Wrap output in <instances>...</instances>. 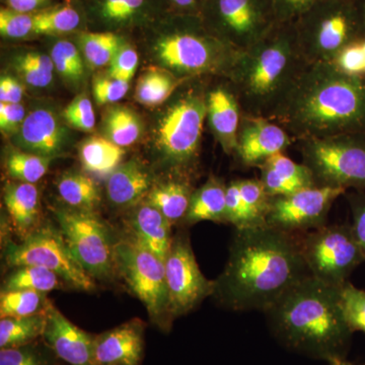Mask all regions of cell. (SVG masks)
<instances>
[{"label":"cell","mask_w":365,"mask_h":365,"mask_svg":"<svg viewBox=\"0 0 365 365\" xmlns=\"http://www.w3.org/2000/svg\"><path fill=\"white\" fill-rule=\"evenodd\" d=\"M178 86V81L172 74L158 69L146 72L136 86V100L145 106L162 105L172 96Z\"/></svg>","instance_id":"obj_36"},{"label":"cell","mask_w":365,"mask_h":365,"mask_svg":"<svg viewBox=\"0 0 365 365\" xmlns=\"http://www.w3.org/2000/svg\"><path fill=\"white\" fill-rule=\"evenodd\" d=\"M237 184L246 210L247 228L266 225L270 197L260 179L237 180Z\"/></svg>","instance_id":"obj_38"},{"label":"cell","mask_w":365,"mask_h":365,"mask_svg":"<svg viewBox=\"0 0 365 365\" xmlns=\"http://www.w3.org/2000/svg\"><path fill=\"white\" fill-rule=\"evenodd\" d=\"M23 97V86L11 76H2L0 79V102L21 104Z\"/></svg>","instance_id":"obj_51"},{"label":"cell","mask_w":365,"mask_h":365,"mask_svg":"<svg viewBox=\"0 0 365 365\" xmlns=\"http://www.w3.org/2000/svg\"><path fill=\"white\" fill-rule=\"evenodd\" d=\"M295 237L311 275L331 287H343L365 261L349 223L326 225Z\"/></svg>","instance_id":"obj_8"},{"label":"cell","mask_w":365,"mask_h":365,"mask_svg":"<svg viewBox=\"0 0 365 365\" xmlns=\"http://www.w3.org/2000/svg\"><path fill=\"white\" fill-rule=\"evenodd\" d=\"M204 25L222 42L246 51L278 25L274 0H207Z\"/></svg>","instance_id":"obj_9"},{"label":"cell","mask_w":365,"mask_h":365,"mask_svg":"<svg viewBox=\"0 0 365 365\" xmlns=\"http://www.w3.org/2000/svg\"><path fill=\"white\" fill-rule=\"evenodd\" d=\"M60 232L83 269L91 277L107 279L116 268L115 244L105 223L93 212L57 209Z\"/></svg>","instance_id":"obj_13"},{"label":"cell","mask_w":365,"mask_h":365,"mask_svg":"<svg viewBox=\"0 0 365 365\" xmlns=\"http://www.w3.org/2000/svg\"><path fill=\"white\" fill-rule=\"evenodd\" d=\"M0 34L7 39H24L35 35V13L26 14L9 7L0 9Z\"/></svg>","instance_id":"obj_42"},{"label":"cell","mask_w":365,"mask_h":365,"mask_svg":"<svg viewBox=\"0 0 365 365\" xmlns=\"http://www.w3.org/2000/svg\"><path fill=\"white\" fill-rule=\"evenodd\" d=\"M51 58L55 69L62 76L71 81H81L85 73L83 58L78 47L66 40L55 43L51 50Z\"/></svg>","instance_id":"obj_39"},{"label":"cell","mask_w":365,"mask_h":365,"mask_svg":"<svg viewBox=\"0 0 365 365\" xmlns=\"http://www.w3.org/2000/svg\"><path fill=\"white\" fill-rule=\"evenodd\" d=\"M134 239L163 261L167 260L173 245L172 223L150 204L139 206L131 218Z\"/></svg>","instance_id":"obj_22"},{"label":"cell","mask_w":365,"mask_h":365,"mask_svg":"<svg viewBox=\"0 0 365 365\" xmlns=\"http://www.w3.org/2000/svg\"><path fill=\"white\" fill-rule=\"evenodd\" d=\"M52 160L26 151H11L6 158L7 174L18 182L36 184L47 174Z\"/></svg>","instance_id":"obj_37"},{"label":"cell","mask_w":365,"mask_h":365,"mask_svg":"<svg viewBox=\"0 0 365 365\" xmlns=\"http://www.w3.org/2000/svg\"><path fill=\"white\" fill-rule=\"evenodd\" d=\"M6 4L14 11L34 14L51 6V0H6Z\"/></svg>","instance_id":"obj_53"},{"label":"cell","mask_w":365,"mask_h":365,"mask_svg":"<svg viewBox=\"0 0 365 365\" xmlns=\"http://www.w3.org/2000/svg\"><path fill=\"white\" fill-rule=\"evenodd\" d=\"M260 181L269 197L290 195L302 189L314 187L311 172L283 153L274 155L259 165Z\"/></svg>","instance_id":"obj_20"},{"label":"cell","mask_w":365,"mask_h":365,"mask_svg":"<svg viewBox=\"0 0 365 365\" xmlns=\"http://www.w3.org/2000/svg\"><path fill=\"white\" fill-rule=\"evenodd\" d=\"M302 163L317 187L365 188V133L299 141Z\"/></svg>","instance_id":"obj_7"},{"label":"cell","mask_w":365,"mask_h":365,"mask_svg":"<svg viewBox=\"0 0 365 365\" xmlns=\"http://www.w3.org/2000/svg\"><path fill=\"white\" fill-rule=\"evenodd\" d=\"M129 83L109 78H98L93 81V97L98 104H113L122 100L128 93Z\"/></svg>","instance_id":"obj_46"},{"label":"cell","mask_w":365,"mask_h":365,"mask_svg":"<svg viewBox=\"0 0 365 365\" xmlns=\"http://www.w3.org/2000/svg\"><path fill=\"white\" fill-rule=\"evenodd\" d=\"M192 194L193 192L186 182L170 181L151 189L146 201L174 225L185 220Z\"/></svg>","instance_id":"obj_27"},{"label":"cell","mask_w":365,"mask_h":365,"mask_svg":"<svg viewBox=\"0 0 365 365\" xmlns=\"http://www.w3.org/2000/svg\"><path fill=\"white\" fill-rule=\"evenodd\" d=\"M329 364H330V365H354V364H352L351 362L347 361V360H346V359L332 360V361L329 362Z\"/></svg>","instance_id":"obj_54"},{"label":"cell","mask_w":365,"mask_h":365,"mask_svg":"<svg viewBox=\"0 0 365 365\" xmlns=\"http://www.w3.org/2000/svg\"><path fill=\"white\" fill-rule=\"evenodd\" d=\"M54 357L56 356L47 345L42 347L36 342L0 349V365H54Z\"/></svg>","instance_id":"obj_41"},{"label":"cell","mask_w":365,"mask_h":365,"mask_svg":"<svg viewBox=\"0 0 365 365\" xmlns=\"http://www.w3.org/2000/svg\"><path fill=\"white\" fill-rule=\"evenodd\" d=\"M307 64L294 24H278L260 42L237 53L227 74L242 115L269 119Z\"/></svg>","instance_id":"obj_4"},{"label":"cell","mask_w":365,"mask_h":365,"mask_svg":"<svg viewBox=\"0 0 365 365\" xmlns=\"http://www.w3.org/2000/svg\"><path fill=\"white\" fill-rule=\"evenodd\" d=\"M4 256L11 267L39 266L56 273L76 289H95L93 278L71 253L63 235L51 227L37 228L21 244L7 245Z\"/></svg>","instance_id":"obj_11"},{"label":"cell","mask_w":365,"mask_h":365,"mask_svg":"<svg viewBox=\"0 0 365 365\" xmlns=\"http://www.w3.org/2000/svg\"><path fill=\"white\" fill-rule=\"evenodd\" d=\"M227 187L211 178L201 188L193 192L185 222L188 225L202 222H227Z\"/></svg>","instance_id":"obj_26"},{"label":"cell","mask_w":365,"mask_h":365,"mask_svg":"<svg viewBox=\"0 0 365 365\" xmlns=\"http://www.w3.org/2000/svg\"><path fill=\"white\" fill-rule=\"evenodd\" d=\"M364 14H365V0H364Z\"/></svg>","instance_id":"obj_55"},{"label":"cell","mask_w":365,"mask_h":365,"mask_svg":"<svg viewBox=\"0 0 365 365\" xmlns=\"http://www.w3.org/2000/svg\"><path fill=\"white\" fill-rule=\"evenodd\" d=\"M155 43L165 66L182 76L228 72L237 53L209 32L200 16L174 14Z\"/></svg>","instance_id":"obj_6"},{"label":"cell","mask_w":365,"mask_h":365,"mask_svg":"<svg viewBox=\"0 0 365 365\" xmlns=\"http://www.w3.org/2000/svg\"><path fill=\"white\" fill-rule=\"evenodd\" d=\"M16 140L26 153L53 158L66 144V131L54 113L37 109L26 115Z\"/></svg>","instance_id":"obj_19"},{"label":"cell","mask_w":365,"mask_h":365,"mask_svg":"<svg viewBox=\"0 0 365 365\" xmlns=\"http://www.w3.org/2000/svg\"><path fill=\"white\" fill-rule=\"evenodd\" d=\"M318 0H274L278 24H294Z\"/></svg>","instance_id":"obj_47"},{"label":"cell","mask_w":365,"mask_h":365,"mask_svg":"<svg viewBox=\"0 0 365 365\" xmlns=\"http://www.w3.org/2000/svg\"><path fill=\"white\" fill-rule=\"evenodd\" d=\"M361 40L348 45L333 62L340 71L350 76H362L365 74V52Z\"/></svg>","instance_id":"obj_45"},{"label":"cell","mask_w":365,"mask_h":365,"mask_svg":"<svg viewBox=\"0 0 365 365\" xmlns=\"http://www.w3.org/2000/svg\"><path fill=\"white\" fill-rule=\"evenodd\" d=\"M269 119L294 140L365 133V81L334 63H307Z\"/></svg>","instance_id":"obj_2"},{"label":"cell","mask_w":365,"mask_h":365,"mask_svg":"<svg viewBox=\"0 0 365 365\" xmlns=\"http://www.w3.org/2000/svg\"><path fill=\"white\" fill-rule=\"evenodd\" d=\"M4 204L21 239L35 232L39 217V191L30 182H9L4 188Z\"/></svg>","instance_id":"obj_23"},{"label":"cell","mask_w":365,"mask_h":365,"mask_svg":"<svg viewBox=\"0 0 365 365\" xmlns=\"http://www.w3.org/2000/svg\"><path fill=\"white\" fill-rule=\"evenodd\" d=\"M59 276L39 266L16 267L4 281V289H26L47 294L60 287Z\"/></svg>","instance_id":"obj_33"},{"label":"cell","mask_w":365,"mask_h":365,"mask_svg":"<svg viewBox=\"0 0 365 365\" xmlns=\"http://www.w3.org/2000/svg\"><path fill=\"white\" fill-rule=\"evenodd\" d=\"M309 275L295 235L268 225L242 228L213 294L235 311L265 312Z\"/></svg>","instance_id":"obj_1"},{"label":"cell","mask_w":365,"mask_h":365,"mask_svg":"<svg viewBox=\"0 0 365 365\" xmlns=\"http://www.w3.org/2000/svg\"><path fill=\"white\" fill-rule=\"evenodd\" d=\"M242 109L234 91L218 86L207 95V118L223 150L227 153L237 150V133L242 120Z\"/></svg>","instance_id":"obj_21"},{"label":"cell","mask_w":365,"mask_h":365,"mask_svg":"<svg viewBox=\"0 0 365 365\" xmlns=\"http://www.w3.org/2000/svg\"><path fill=\"white\" fill-rule=\"evenodd\" d=\"M83 14L76 4L68 0L35 13L36 36H60L78 31Z\"/></svg>","instance_id":"obj_30"},{"label":"cell","mask_w":365,"mask_h":365,"mask_svg":"<svg viewBox=\"0 0 365 365\" xmlns=\"http://www.w3.org/2000/svg\"><path fill=\"white\" fill-rule=\"evenodd\" d=\"M339 289L312 275L300 280L264 312L274 337L311 359H345L352 332L343 317Z\"/></svg>","instance_id":"obj_3"},{"label":"cell","mask_w":365,"mask_h":365,"mask_svg":"<svg viewBox=\"0 0 365 365\" xmlns=\"http://www.w3.org/2000/svg\"><path fill=\"white\" fill-rule=\"evenodd\" d=\"M115 263L132 292L145 306L151 319L167 330L172 318L165 262L133 239L115 244Z\"/></svg>","instance_id":"obj_10"},{"label":"cell","mask_w":365,"mask_h":365,"mask_svg":"<svg viewBox=\"0 0 365 365\" xmlns=\"http://www.w3.org/2000/svg\"><path fill=\"white\" fill-rule=\"evenodd\" d=\"M67 123L78 130L90 132L95 128L96 115L90 98L78 96L64 110Z\"/></svg>","instance_id":"obj_43"},{"label":"cell","mask_w":365,"mask_h":365,"mask_svg":"<svg viewBox=\"0 0 365 365\" xmlns=\"http://www.w3.org/2000/svg\"><path fill=\"white\" fill-rule=\"evenodd\" d=\"M45 328V314L20 318H4L0 321V349L21 347L42 338Z\"/></svg>","instance_id":"obj_31"},{"label":"cell","mask_w":365,"mask_h":365,"mask_svg":"<svg viewBox=\"0 0 365 365\" xmlns=\"http://www.w3.org/2000/svg\"><path fill=\"white\" fill-rule=\"evenodd\" d=\"M340 306L348 328L352 333H365V290L348 281L339 289Z\"/></svg>","instance_id":"obj_40"},{"label":"cell","mask_w":365,"mask_h":365,"mask_svg":"<svg viewBox=\"0 0 365 365\" xmlns=\"http://www.w3.org/2000/svg\"><path fill=\"white\" fill-rule=\"evenodd\" d=\"M346 190L309 187L287 196L270 197L266 225L287 234H306L327 225L330 209Z\"/></svg>","instance_id":"obj_14"},{"label":"cell","mask_w":365,"mask_h":365,"mask_svg":"<svg viewBox=\"0 0 365 365\" xmlns=\"http://www.w3.org/2000/svg\"><path fill=\"white\" fill-rule=\"evenodd\" d=\"M207 118V96L189 91L181 96L160 119L157 144L170 165L184 167L198 153Z\"/></svg>","instance_id":"obj_12"},{"label":"cell","mask_w":365,"mask_h":365,"mask_svg":"<svg viewBox=\"0 0 365 365\" xmlns=\"http://www.w3.org/2000/svg\"><path fill=\"white\" fill-rule=\"evenodd\" d=\"M26 117L25 108L21 104L0 103V129L4 133L19 130Z\"/></svg>","instance_id":"obj_48"},{"label":"cell","mask_w":365,"mask_h":365,"mask_svg":"<svg viewBox=\"0 0 365 365\" xmlns=\"http://www.w3.org/2000/svg\"><path fill=\"white\" fill-rule=\"evenodd\" d=\"M79 45L86 59L93 67H102L111 63L112 59L124 44V38L112 31L81 32Z\"/></svg>","instance_id":"obj_32"},{"label":"cell","mask_w":365,"mask_h":365,"mask_svg":"<svg viewBox=\"0 0 365 365\" xmlns=\"http://www.w3.org/2000/svg\"><path fill=\"white\" fill-rule=\"evenodd\" d=\"M165 277L172 319L188 314L215 292V281L208 280L201 272L189 239L184 235L173 240L165 260Z\"/></svg>","instance_id":"obj_15"},{"label":"cell","mask_w":365,"mask_h":365,"mask_svg":"<svg viewBox=\"0 0 365 365\" xmlns=\"http://www.w3.org/2000/svg\"><path fill=\"white\" fill-rule=\"evenodd\" d=\"M107 138L121 148H127L138 140L141 124L138 117L127 108L117 107L110 110L105 118Z\"/></svg>","instance_id":"obj_34"},{"label":"cell","mask_w":365,"mask_h":365,"mask_svg":"<svg viewBox=\"0 0 365 365\" xmlns=\"http://www.w3.org/2000/svg\"><path fill=\"white\" fill-rule=\"evenodd\" d=\"M59 196L72 209L93 212L100 204V191L91 178L81 173H66L57 182Z\"/></svg>","instance_id":"obj_29"},{"label":"cell","mask_w":365,"mask_h":365,"mask_svg":"<svg viewBox=\"0 0 365 365\" xmlns=\"http://www.w3.org/2000/svg\"><path fill=\"white\" fill-rule=\"evenodd\" d=\"M45 294L26 289H2L0 294V317L20 318L42 313L47 306Z\"/></svg>","instance_id":"obj_35"},{"label":"cell","mask_w":365,"mask_h":365,"mask_svg":"<svg viewBox=\"0 0 365 365\" xmlns=\"http://www.w3.org/2000/svg\"><path fill=\"white\" fill-rule=\"evenodd\" d=\"M44 314L42 339L57 359L68 365H97L93 353L95 336L71 323L50 302Z\"/></svg>","instance_id":"obj_16"},{"label":"cell","mask_w":365,"mask_h":365,"mask_svg":"<svg viewBox=\"0 0 365 365\" xmlns=\"http://www.w3.org/2000/svg\"><path fill=\"white\" fill-rule=\"evenodd\" d=\"M294 26L307 63H333L344 48L365 37L364 0H318Z\"/></svg>","instance_id":"obj_5"},{"label":"cell","mask_w":365,"mask_h":365,"mask_svg":"<svg viewBox=\"0 0 365 365\" xmlns=\"http://www.w3.org/2000/svg\"><path fill=\"white\" fill-rule=\"evenodd\" d=\"M16 71L20 72L26 83L34 86V88H46L51 83L52 73H48V72L36 68L35 66L24 59L23 56L19 57L16 60Z\"/></svg>","instance_id":"obj_50"},{"label":"cell","mask_w":365,"mask_h":365,"mask_svg":"<svg viewBox=\"0 0 365 365\" xmlns=\"http://www.w3.org/2000/svg\"><path fill=\"white\" fill-rule=\"evenodd\" d=\"M144 324L133 319L95 335L93 353L97 365H140L144 352Z\"/></svg>","instance_id":"obj_18"},{"label":"cell","mask_w":365,"mask_h":365,"mask_svg":"<svg viewBox=\"0 0 365 365\" xmlns=\"http://www.w3.org/2000/svg\"><path fill=\"white\" fill-rule=\"evenodd\" d=\"M350 205L353 216V235L365 259V196H352Z\"/></svg>","instance_id":"obj_49"},{"label":"cell","mask_w":365,"mask_h":365,"mask_svg":"<svg viewBox=\"0 0 365 365\" xmlns=\"http://www.w3.org/2000/svg\"><path fill=\"white\" fill-rule=\"evenodd\" d=\"M174 14L200 16L207 0H163Z\"/></svg>","instance_id":"obj_52"},{"label":"cell","mask_w":365,"mask_h":365,"mask_svg":"<svg viewBox=\"0 0 365 365\" xmlns=\"http://www.w3.org/2000/svg\"><path fill=\"white\" fill-rule=\"evenodd\" d=\"M150 191V177L135 160L120 165L109 176L107 194L117 206H131Z\"/></svg>","instance_id":"obj_25"},{"label":"cell","mask_w":365,"mask_h":365,"mask_svg":"<svg viewBox=\"0 0 365 365\" xmlns=\"http://www.w3.org/2000/svg\"><path fill=\"white\" fill-rule=\"evenodd\" d=\"M155 0H91L90 13L108 29L127 28L153 16Z\"/></svg>","instance_id":"obj_24"},{"label":"cell","mask_w":365,"mask_h":365,"mask_svg":"<svg viewBox=\"0 0 365 365\" xmlns=\"http://www.w3.org/2000/svg\"><path fill=\"white\" fill-rule=\"evenodd\" d=\"M123 148L107 137L93 136L81 144L79 157L86 172L91 174L111 175L124 157Z\"/></svg>","instance_id":"obj_28"},{"label":"cell","mask_w":365,"mask_h":365,"mask_svg":"<svg viewBox=\"0 0 365 365\" xmlns=\"http://www.w3.org/2000/svg\"><path fill=\"white\" fill-rule=\"evenodd\" d=\"M138 66V55L130 45L124 44L118 50L110 63V76L118 81L130 83Z\"/></svg>","instance_id":"obj_44"},{"label":"cell","mask_w":365,"mask_h":365,"mask_svg":"<svg viewBox=\"0 0 365 365\" xmlns=\"http://www.w3.org/2000/svg\"><path fill=\"white\" fill-rule=\"evenodd\" d=\"M294 139L280 125L264 117L242 115L237 150L242 165L256 167L292 145Z\"/></svg>","instance_id":"obj_17"}]
</instances>
